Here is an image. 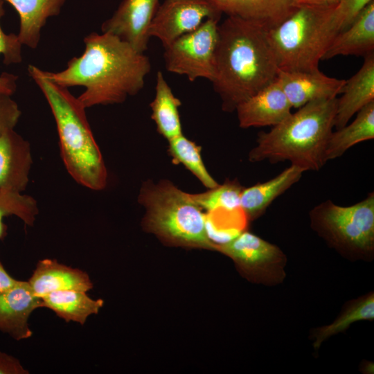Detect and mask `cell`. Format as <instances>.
<instances>
[{"mask_svg": "<svg viewBox=\"0 0 374 374\" xmlns=\"http://www.w3.org/2000/svg\"><path fill=\"white\" fill-rule=\"evenodd\" d=\"M84 43L83 53L71 58L65 69L46 73L62 87H84L78 98L86 109L122 103L143 89L151 70L144 53L108 33L93 32L84 37Z\"/></svg>", "mask_w": 374, "mask_h": 374, "instance_id": "obj_1", "label": "cell"}, {"mask_svg": "<svg viewBox=\"0 0 374 374\" xmlns=\"http://www.w3.org/2000/svg\"><path fill=\"white\" fill-rule=\"evenodd\" d=\"M278 72L265 28L233 16L218 25L215 74L211 82L224 111H235L240 103L274 82Z\"/></svg>", "mask_w": 374, "mask_h": 374, "instance_id": "obj_2", "label": "cell"}, {"mask_svg": "<svg viewBox=\"0 0 374 374\" xmlns=\"http://www.w3.org/2000/svg\"><path fill=\"white\" fill-rule=\"evenodd\" d=\"M28 71L50 106L56 123L61 157L68 172L86 188L104 189L107 171L88 122L86 108L67 87L51 80L46 71L29 64Z\"/></svg>", "mask_w": 374, "mask_h": 374, "instance_id": "obj_3", "label": "cell"}, {"mask_svg": "<svg viewBox=\"0 0 374 374\" xmlns=\"http://www.w3.org/2000/svg\"><path fill=\"white\" fill-rule=\"evenodd\" d=\"M336 105L337 98L308 103L269 132H260L249 161H289L304 171L319 170L327 162L326 148L334 127Z\"/></svg>", "mask_w": 374, "mask_h": 374, "instance_id": "obj_4", "label": "cell"}, {"mask_svg": "<svg viewBox=\"0 0 374 374\" xmlns=\"http://www.w3.org/2000/svg\"><path fill=\"white\" fill-rule=\"evenodd\" d=\"M335 8L299 6L281 23L266 30L279 70L318 69L328 47L339 33Z\"/></svg>", "mask_w": 374, "mask_h": 374, "instance_id": "obj_5", "label": "cell"}, {"mask_svg": "<svg viewBox=\"0 0 374 374\" xmlns=\"http://www.w3.org/2000/svg\"><path fill=\"white\" fill-rule=\"evenodd\" d=\"M139 202L146 210L143 224L150 232L177 244L215 250L208 239L206 214L185 193L167 180L143 184Z\"/></svg>", "mask_w": 374, "mask_h": 374, "instance_id": "obj_6", "label": "cell"}, {"mask_svg": "<svg viewBox=\"0 0 374 374\" xmlns=\"http://www.w3.org/2000/svg\"><path fill=\"white\" fill-rule=\"evenodd\" d=\"M310 227L345 258L371 260L374 254V193L348 206L330 199L309 213Z\"/></svg>", "mask_w": 374, "mask_h": 374, "instance_id": "obj_7", "label": "cell"}, {"mask_svg": "<svg viewBox=\"0 0 374 374\" xmlns=\"http://www.w3.org/2000/svg\"><path fill=\"white\" fill-rule=\"evenodd\" d=\"M220 19H208L195 30L181 35L164 47L168 71L186 76L191 82L215 74V52Z\"/></svg>", "mask_w": 374, "mask_h": 374, "instance_id": "obj_8", "label": "cell"}, {"mask_svg": "<svg viewBox=\"0 0 374 374\" xmlns=\"http://www.w3.org/2000/svg\"><path fill=\"white\" fill-rule=\"evenodd\" d=\"M215 250L231 258L256 283L267 285L282 283L287 258L276 244L247 231Z\"/></svg>", "mask_w": 374, "mask_h": 374, "instance_id": "obj_9", "label": "cell"}, {"mask_svg": "<svg viewBox=\"0 0 374 374\" xmlns=\"http://www.w3.org/2000/svg\"><path fill=\"white\" fill-rule=\"evenodd\" d=\"M222 14L211 0H165L158 6L150 35L159 39L164 48L206 19H220Z\"/></svg>", "mask_w": 374, "mask_h": 374, "instance_id": "obj_10", "label": "cell"}, {"mask_svg": "<svg viewBox=\"0 0 374 374\" xmlns=\"http://www.w3.org/2000/svg\"><path fill=\"white\" fill-rule=\"evenodd\" d=\"M159 6V0H123L114 15L102 24V32L116 36L136 51L144 53Z\"/></svg>", "mask_w": 374, "mask_h": 374, "instance_id": "obj_11", "label": "cell"}, {"mask_svg": "<svg viewBox=\"0 0 374 374\" xmlns=\"http://www.w3.org/2000/svg\"><path fill=\"white\" fill-rule=\"evenodd\" d=\"M277 80L292 107L295 109L314 100L337 98L346 80L329 77L319 69L310 71L279 70Z\"/></svg>", "mask_w": 374, "mask_h": 374, "instance_id": "obj_12", "label": "cell"}, {"mask_svg": "<svg viewBox=\"0 0 374 374\" xmlns=\"http://www.w3.org/2000/svg\"><path fill=\"white\" fill-rule=\"evenodd\" d=\"M292 107L278 80L240 103L235 108L242 128L275 126L285 119Z\"/></svg>", "mask_w": 374, "mask_h": 374, "instance_id": "obj_13", "label": "cell"}, {"mask_svg": "<svg viewBox=\"0 0 374 374\" xmlns=\"http://www.w3.org/2000/svg\"><path fill=\"white\" fill-rule=\"evenodd\" d=\"M42 308V299L35 294L28 281L19 282L0 295V332L19 341L30 338L31 313Z\"/></svg>", "mask_w": 374, "mask_h": 374, "instance_id": "obj_14", "label": "cell"}, {"mask_svg": "<svg viewBox=\"0 0 374 374\" xmlns=\"http://www.w3.org/2000/svg\"><path fill=\"white\" fill-rule=\"evenodd\" d=\"M32 164L28 141L15 130L0 136V190L24 191L29 181Z\"/></svg>", "mask_w": 374, "mask_h": 374, "instance_id": "obj_15", "label": "cell"}, {"mask_svg": "<svg viewBox=\"0 0 374 374\" xmlns=\"http://www.w3.org/2000/svg\"><path fill=\"white\" fill-rule=\"evenodd\" d=\"M359 70L345 80L341 93L337 98L334 127L339 129L360 109L374 101V52L364 56Z\"/></svg>", "mask_w": 374, "mask_h": 374, "instance_id": "obj_16", "label": "cell"}, {"mask_svg": "<svg viewBox=\"0 0 374 374\" xmlns=\"http://www.w3.org/2000/svg\"><path fill=\"white\" fill-rule=\"evenodd\" d=\"M28 282L35 294L39 297L59 290L87 292L93 288V283L86 272L49 258L37 262Z\"/></svg>", "mask_w": 374, "mask_h": 374, "instance_id": "obj_17", "label": "cell"}, {"mask_svg": "<svg viewBox=\"0 0 374 374\" xmlns=\"http://www.w3.org/2000/svg\"><path fill=\"white\" fill-rule=\"evenodd\" d=\"M211 1L222 14L253 21L266 30L278 25L297 8L294 0Z\"/></svg>", "mask_w": 374, "mask_h": 374, "instance_id": "obj_18", "label": "cell"}, {"mask_svg": "<svg viewBox=\"0 0 374 374\" xmlns=\"http://www.w3.org/2000/svg\"><path fill=\"white\" fill-rule=\"evenodd\" d=\"M374 52V1L369 3L354 21L332 39L322 60L337 55L366 56Z\"/></svg>", "mask_w": 374, "mask_h": 374, "instance_id": "obj_19", "label": "cell"}, {"mask_svg": "<svg viewBox=\"0 0 374 374\" xmlns=\"http://www.w3.org/2000/svg\"><path fill=\"white\" fill-rule=\"evenodd\" d=\"M303 172L302 168L291 165L268 181L244 188L240 208L246 220L253 221L260 217L274 199L299 181Z\"/></svg>", "mask_w": 374, "mask_h": 374, "instance_id": "obj_20", "label": "cell"}, {"mask_svg": "<svg viewBox=\"0 0 374 374\" xmlns=\"http://www.w3.org/2000/svg\"><path fill=\"white\" fill-rule=\"evenodd\" d=\"M16 10L19 17L17 36L22 45L36 48L47 19L60 14L65 0H2Z\"/></svg>", "mask_w": 374, "mask_h": 374, "instance_id": "obj_21", "label": "cell"}, {"mask_svg": "<svg viewBox=\"0 0 374 374\" xmlns=\"http://www.w3.org/2000/svg\"><path fill=\"white\" fill-rule=\"evenodd\" d=\"M42 308L53 311L66 322L84 325L91 314L98 313L104 301L90 298L84 291L65 290L51 292L42 297Z\"/></svg>", "mask_w": 374, "mask_h": 374, "instance_id": "obj_22", "label": "cell"}, {"mask_svg": "<svg viewBox=\"0 0 374 374\" xmlns=\"http://www.w3.org/2000/svg\"><path fill=\"white\" fill-rule=\"evenodd\" d=\"M373 139L374 101L360 109L350 124L332 132L326 148V161L342 156L359 143Z\"/></svg>", "mask_w": 374, "mask_h": 374, "instance_id": "obj_23", "label": "cell"}, {"mask_svg": "<svg viewBox=\"0 0 374 374\" xmlns=\"http://www.w3.org/2000/svg\"><path fill=\"white\" fill-rule=\"evenodd\" d=\"M181 103L173 93L163 73L157 71L155 96L150 103L151 117L158 132L168 141L182 134L179 107Z\"/></svg>", "mask_w": 374, "mask_h": 374, "instance_id": "obj_24", "label": "cell"}, {"mask_svg": "<svg viewBox=\"0 0 374 374\" xmlns=\"http://www.w3.org/2000/svg\"><path fill=\"white\" fill-rule=\"evenodd\" d=\"M374 319V294L371 292L350 301L331 323L314 330L312 338L313 347L319 350L323 342L330 337L346 330L353 323Z\"/></svg>", "mask_w": 374, "mask_h": 374, "instance_id": "obj_25", "label": "cell"}, {"mask_svg": "<svg viewBox=\"0 0 374 374\" xmlns=\"http://www.w3.org/2000/svg\"><path fill=\"white\" fill-rule=\"evenodd\" d=\"M243 188L238 181L226 180L205 193L191 194V196L206 213L222 211L235 213L241 211L240 196Z\"/></svg>", "mask_w": 374, "mask_h": 374, "instance_id": "obj_26", "label": "cell"}, {"mask_svg": "<svg viewBox=\"0 0 374 374\" xmlns=\"http://www.w3.org/2000/svg\"><path fill=\"white\" fill-rule=\"evenodd\" d=\"M168 150L175 163L183 164L208 188L219 184L206 170L200 154V148L183 134L168 141Z\"/></svg>", "mask_w": 374, "mask_h": 374, "instance_id": "obj_27", "label": "cell"}, {"mask_svg": "<svg viewBox=\"0 0 374 374\" xmlns=\"http://www.w3.org/2000/svg\"><path fill=\"white\" fill-rule=\"evenodd\" d=\"M38 213L37 202L33 197L11 190H0V240L7 235L5 217L15 215L25 224L33 226Z\"/></svg>", "mask_w": 374, "mask_h": 374, "instance_id": "obj_28", "label": "cell"}, {"mask_svg": "<svg viewBox=\"0 0 374 374\" xmlns=\"http://www.w3.org/2000/svg\"><path fill=\"white\" fill-rule=\"evenodd\" d=\"M4 1L0 0V55H3L6 65L19 64L22 61L21 47L17 35L6 33L1 26V19L5 15ZM18 76L3 72L0 74V91L12 96L17 89Z\"/></svg>", "mask_w": 374, "mask_h": 374, "instance_id": "obj_29", "label": "cell"}, {"mask_svg": "<svg viewBox=\"0 0 374 374\" xmlns=\"http://www.w3.org/2000/svg\"><path fill=\"white\" fill-rule=\"evenodd\" d=\"M374 0H339L334 11V21L339 32L346 29L360 12Z\"/></svg>", "mask_w": 374, "mask_h": 374, "instance_id": "obj_30", "label": "cell"}, {"mask_svg": "<svg viewBox=\"0 0 374 374\" xmlns=\"http://www.w3.org/2000/svg\"><path fill=\"white\" fill-rule=\"evenodd\" d=\"M12 96L0 91V136L14 130L21 112Z\"/></svg>", "mask_w": 374, "mask_h": 374, "instance_id": "obj_31", "label": "cell"}, {"mask_svg": "<svg viewBox=\"0 0 374 374\" xmlns=\"http://www.w3.org/2000/svg\"><path fill=\"white\" fill-rule=\"evenodd\" d=\"M18 359L0 351V374H28Z\"/></svg>", "mask_w": 374, "mask_h": 374, "instance_id": "obj_32", "label": "cell"}, {"mask_svg": "<svg viewBox=\"0 0 374 374\" xmlns=\"http://www.w3.org/2000/svg\"><path fill=\"white\" fill-rule=\"evenodd\" d=\"M19 280L13 278L0 261V295L15 286Z\"/></svg>", "mask_w": 374, "mask_h": 374, "instance_id": "obj_33", "label": "cell"}, {"mask_svg": "<svg viewBox=\"0 0 374 374\" xmlns=\"http://www.w3.org/2000/svg\"><path fill=\"white\" fill-rule=\"evenodd\" d=\"M339 0H294L295 7L299 6H319L336 8Z\"/></svg>", "mask_w": 374, "mask_h": 374, "instance_id": "obj_34", "label": "cell"}]
</instances>
